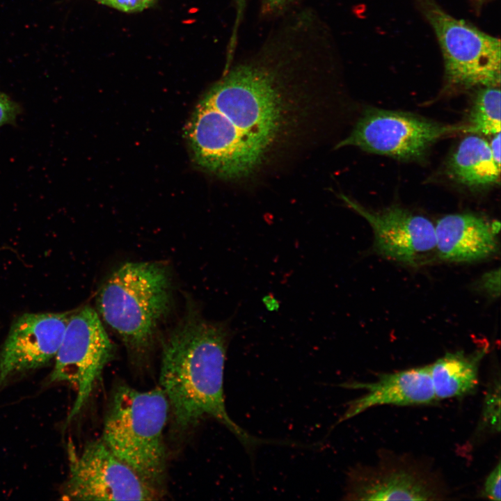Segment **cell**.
Wrapping results in <instances>:
<instances>
[{
    "instance_id": "cell-7",
    "label": "cell",
    "mask_w": 501,
    "mask_h": 501,
    "mask_svg": "<svg viewBox=\"0 0 501 501\" xmlns=\"http://www.w3.org/2000/svg\"><path fill=\"white\" fill-rule=\"evenodd\" d=\"M425 13L439 40L450 84L461 87L497 86L500 83V41L434 4Z\"/></svg>"
},
{
    "instance_id": "cell-5",
    "label": "cell",
    "mask_w": 501,
    "mask_h": 501,
    "mask_svg": "<svg viewBox=\"0 0 501 501\" xmlns=\"http://www.w3.org/2000/svg\"><path fill=\"white\" fill-rule=\"evenodd\" d=\"M115 352L100 317L93 308L85 306L70 314L50 376L51 381L68 383L76 391L67 422L86 404Z\"/></svg>"
},
{
    "instance_id": "cell-10",
    "label": "cell",
    "mask_w": 501,
    "mask_h": 501,
    "mask_svg": "<svg viewBox=\"0 0 501 501\" xmlns=\"http://www.w3.org/2000/svg\"><path fill=\"white\" fill-rule=\"evenodd\" d=\"M340 197L369 223L380 255L412 267L424 265L438 257L435 225L427 218L397 206L373 211L345 195Z\"/></svg>"
},
{
    "instance_id": "cell-17",
    "label": "cell",
    "mask_w": 501,
    "mask_h": 501,
    "mask_svg": "<svg viewBox=\"0 0 501 501\" xmlns=\"http://www.w3.org/2000/svg\"><path fill=\"white\" fill-rule=\"evenodd\" d=\"M480 419L475 436L498 434L500 431V374L492 379L484 399Z\"/></svg>"
},
{
    "instance_id": "cell-23",
    "label": "cell",
    "mask_w": 501,
    "mask_h": 501,
    "mask_svg": "<svg viewBox=\"0 0 501 501\" xmlns=\"http://www.w3.org/2000/svg\"><path fill=\"white\" fill-rule=\"evenodd\" d=\"M289 0H267V6L271 9H275L281 7Z\"/></svg>"
},
{
    "instance_id": "cell-14",
    "label": "cell",
    "mask_w": 501,
    "mask_h": 501,
    "mask_svg": "<svg viewBox=\"0 0 501 501\" xmlns=\"http://www.w3.org/2000/svg\"><path fill=\"white\" fill-rule=\"evenodd\" d=\"M486 347L466 353H447L429 365L437 401L462 398L475 393L479 385V369Z\"/></svg>"
},
{
    "instance_id": "cell-12",
    "label": "cell",
    "mask_w": 501,
    "mask_h": 501,
    "mask_svg": "<svg viewBox=\"0 0 501 501\" xmlns=\"http://www.w3.org/2000/svg\"><path fill=\"white\" fill-rule=\"evenodd\" d=\"M339 385L347 389L364 390L366 392L347 404L345 412L336 424L376 406L430 405L438 401L429 365L395 372L380 373L372 382L349 381Z\"/></svg>"
},
{
    "instance_id": "cell-22",
    "label": "cell",
    "mask_w": 501,
    "mask_h": 501,
    "mask_svg": "<svg viewBox=\"0 0 501 501\" xmlns=\"http://www.w3.org/2000/svg\"><path fill=\"white\" fill-rule=\"evenodd\" d=\"M489 147L495 162L500 167V133L493 135Z\"/></svg>"
},
{
    "instance_id": "cell-6",
    "label": "cell",
    "mask_w": 501,
    "mask_h": 501,
    "mask_svg": "<svg viewBox=\"0 0 501 501\" xmlns=\"http://www.w3.org/2000/svg\"><path fill=\"white\" fill-rule=\"evenodd\" d=\"M466 128V124L445 125L410 113L371 108L336 148L356 146L401 160L418 159L438 139L465 133Z\"/></svg>"
},
{
    "instance_id": "cell-19",
    "label": "cell",
    "mask_w": 501,
    "mask_h": 501,
    "mask_svg": "<svg viewBox=\"0 0 501 501\" xmlns=\"http://www.w3.org/2000/svg\"><path fill=\"white\" fill-rule=\"evenodd\" d=\"M22 106L6 94L0 91V127L5 125H15Z\"/></svg>"
},
{
    "instance_id": "cell-11",
    "label": "cell",
    "mask_w": 501,
    "mask_h": 501,
    "mask_svg": "<svg viewBox=\"0 0 501 501\" xmlns=\"http://www.w3.org/2000/svg\"><path fill=\"white\" fill-rule=\"evenodd\" d=\"M70 313H26L12 324L0 353V388L11 377L41 367L60 347Z\"/></svg>"
},
{
    "instance_id": "cell-4",
    "label": "cell",
    "mask_w": 501,
    "mask_h": 501,
    "mask_svg": "<svg viewBox=\"0 0 501 501\" xmlns=\"http://www.w3.org/2000/svg\"><path fill=\"white\" fill-rule=\"evenodd\" d=\"M169 413L160 386L139 391L118 384L112 391L101 438L119 460L161 495L167 469L164 432Z\"/></svg>"
},
{
    "instance_id": "cell-1",
    "label": "cell",
    "mask_w": 501,
    "mask_h": 501,
    "mask_svg": "<svg viewBox=\"0 0 501 501\" xmlns=\"http://www.w3.org/2000/svg\"><path fill=\"white\" fill-rule=\"evenodd\" d=\"M271 50L214 84L185 127L196 164L218 177L239 180L258 173L312 110L306 51L295 45Z\"/></svg>"
},
{
    "instance_id": "cell-24",
    "label": "cell",
    "mask_w": 501,
    "mask_h": 501,
    "mask_svg": "<svg viewBox=\"0 0 501 501\" xmlns=\"http://www.w3.org/2000/svg\"><path fill=\"white\" fill-rule=\"evenodd\" d=\"M244 0H237V6H238V10H239V15L240 16V14L241 13V10L244 6Z\"/></svg>"
},
{
    "instance_id": "cell-3",
    "label": "cell",
    "mask_w": 501,
    "mask_h": 501,
    "mask_svg": "<svg viewBox=\"0 0 501 501\" xmlns=\"http://www.w3.org/2000/svg\"><path fill=\"white\" fill-rule=\"evenodd\" d=\"M172 305L171 275L158 262L124 263L106 278L97 298L99 316L135 362L152 350Z\"/></svg>"
},
{
    "instance_id": "cell-21",
    "label": "cell",
    "mask_w": 501,
    "mask_h": 501,
    "mask_svg": "<svg viewBox=\"0 0 501 501\" xmlns=\"http://www.w3.org/2000/svg\"><path fill=\"white\" fill-rule=\"evenodd\" d=\"M500 269L486 273L479 280V289L484 292L488 296L496 298L500 293Z\"/></svg>"
},
{
    "instance_id": "cell-20",
    "label": "cell",
    "mask_w": 501,
    "mask_h": 501,
    "mask_svg": "<svg viewBox=\"0 0 501 501\" xmlns=\"http://www.w3.org/2000/svg\"><path fill=\"white\" fill-rule=\"evenodd\" d=\"M123 12L141 11L150 7L155 0H94Z\"/></svg>"
},
{
    "instance_id": "cell-2",
    "label": "cell",
    "mask_w": 501,
    "mask_h": 501,
    "mask_svg": "<svg viewBox=\"0 0 501 501\" xmlns=\"http://www.w3.org/2000/svg\"><path fill=\"white\" fill-rule=\"evenodd\" d=\"M234 332L230 319L212 321L193 306L162 340L159 373L175 426L185 431L206 418L230 431L250 452L269 441L237 425L225 408L223 372L229 342Z\"/></svg>"
},
{
    "instance_id": "cell-18",
    "label": "cell",
    "mask_w": 501,
    "mask_h": 501,
    "mask_svg": "<svg viewBox=\"0 0 501 501\" xmlns=\"http://www.w3.org/2000/svg\"><path fill=\"white\" fill-rule=\"evenodd\" d=\"M500 468V462L498 461L484 480L480 492L481 497L494 501L501 500Z\"/></svg>"
},
{
    "instance_id": "cell-13",
    "label": "cell",
    "mask_w": 501,
    "mask_h": 501,
    "mask_svg": "<svg viewBox=\"0 0 501 501\" xmlns=\"http://www.w3.org/2000/svg\"><path fill=\"white\" fill-rule=\"evenodd\" d=\"M498 223L471 213L452 214L435 225L439 259L451 262H469L486 259L498 250Z\"/></svg>"
},
{
    "instance_id": "cell-9",
    "label": "cell",
    "mask_w": 501,
    "mask_h": 501,
    "mask_svg": "<svg viewBox=\"0 0 501 501\" xmlns=\"http://www.w3.org/2000/svg\"><path fill=\"white\" fill-rule=\"evenodd\" d=\"M345 500H439L447 490L429 467L412 459L394 454L380 456L372 466L353 468Z\"/></svg>"
},
{
    "instance_id": "cell-16",
    "label": "cell",
    "mask_w": 501,
    "mask_h": 501,
    "mask_svg": "<svg viewBox=\"0 0 501 501\" xmlns=\"http://www.w3.org/2000/svg\"><path fill=\"white\" fill-rule=\"evenodd\" d=\"M465 133L495 135L500 133V90L497 86L483 87L477 93Z\"/></svg>"
},
{
    "instance_id": "cell-8",
    "label": "cell",
    "mask_w": 501,
    "mask_h": 501,
    "mask_svg": "<svg viewBox=\"0 0 501 501\" xmlns=\"http://www.w3.org/2000/svg\"><path fill=\"white\" fill-rule=\"evenodd\" d=\"M63 495L72 500H155L162 495L119 460L102 439L70 455Z\"/></svg>"
},
{
    "instance_id": "cell-15",
    "label": "cell",
    "mask_w": 501,
    "mask_h": 501,
    "mask_svg": "<svg viewBox=\"0 0 501 501\" xmlns=\"http://www.w3.org/2000/svg\"><path fill=\"white\" fill-rule=\"evenodd\" d=\"M448 170L456 182L471 188L497 184L500 167L495 162L489 143L477 134L465 137L448 162Z\"/></svg>"
}]
</instances>
